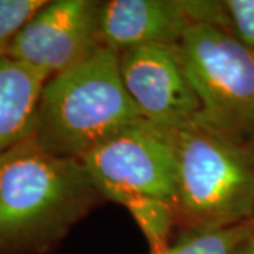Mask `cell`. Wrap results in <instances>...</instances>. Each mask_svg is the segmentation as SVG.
<instances>
[{
	"mask_svg": "<svg viewBox=\"0 0 254 254\" xmlns=\"http://www.w3.org/2000/svg\"><path fill=\"white\" fill-rule=\"evenodd\" d=\"M103 199L165 202L175 210L178 174L170 133L147 122L127 127L81 158Z\"/></svg>",
	"mask_w": 254,
	"mask_h": 254,
	"instance_id": "5b68a950",
	"label": "cell"
},
{
	"mask_svg": "<svg viewBox=\"0 0 254 254\" xmlns=\"http://www.w3.org/2000/svg\"><path fill=\"white\" fill-rule=\"evenodd\" d=\"M170 136L177 158L180 233L254 220V153L198 125Z\"/></svg>",
	"mask_w": 254,
	"mask_h": 254,
	"instance_id": "3957f363",
	"label": "cell"
},
{
	"mask_svg": "<svg viewBox=\"0 0 254 254\" xmlns=\"http://www.w3.org/2000/svg\"><path fill=\"white\" fill-rule=\"evenodd\" d=\"M140 122L144 119L120 76L119 51L102 46L47 81L33 138L51 154L81 160L102 141Z\"/></svg>",
	"mask_w": 254,
	"mask_h": 254,
	"instance_id": "7a4b0ae2",
	"label": "cell"
},
{
	"mask_svg": "<svg viewBox=\"0 0 254 254\" xmlns=\"http://www.w3.org/2000/svg\"><path fill=\"white\" fill-rule=\"evenodd\" d=\"M50 78L21 61L0 58V154L33 136L41 93Z\"/></svg>",
	"mask_w": 254,
	"mask_h": 254,
	"instance_id": "9c48e42d",
	"label": "cell"
},
{
	"mask_svg": "<svg viewBox=\"0 0 254 254\" xmlns=\"http://www.w3.org/2000/svg\"><path fill=\"white\" fill-rule=\"evenodd\" d=\"M178 54L196 98V125L254 153V51L229 30L195 24Z\"/></svg>",
	"mask_w": 254,
	"mask_h": 254,
	"instance_id": "277c9868",
	"label": "cell"
},
{
	"mask_svg": "<svg viewBox=\"0 0 254 254\" xmlns=\"http://www.w3.org/2000/svg\"><path fill=\"white\" fill-rule=\"evenodd\" d=\"M100 3L96 0H47L10 46L9 58L50 76L86 60L102 47Z\"/></svg>",
	"mask_w": 254,
	"mask_h": 254,
	"instance_id": "52a82bcc",
	"label": "cell"
},
{
	"mask_svg": "<svg viewBox=\"0 0 254 254\" xmlns=\"http://www.w3.org/2000/svg\"><path fill=\"white\" fill-rule=\"evenodd\" d=\"M230 33L254 51V0H225Z\"/></svg>",
	"mask_w": 254,
	"mask_h": 254,
	"instance_id": "4fadbf2b",
	"label": "cell"
},
{
	"mask_svg": "<svg viewBox=\"0 0 254 254\" xmlns=\"http://www.w3.org/2000/svg\"><path fill=\"white\" fill-rule=\"evenodd\" d=\"M236 254H254V233L240 246Z\"/></svg>",
	"mask_w": 254,
	"mask_h": 254,
	"instance_id": "5bb4252c",
	"label": "cell"
},
{
	"mask_svg": "<svg viewBox=\"0 0 254 254\" xmlns=\"http://www.w3.org/2000/svg\"><path fill=\"white\" fill-rule=\"evenodd\" d=\"M195 24L230 31L223 1L212 0H109L100 3L99 38L115 51L145 44L178 46Z\"/></svg>",
	"mask_w": 254,
	"mask_h": 254,
	"instance_id": "ba28073f",
	"label": "cell"
},
{
	"mask_svg": "<svg viewBox=\"0 0 254 254\" xmlns=\"http://www.w3.org/2000/svg\"><path fill=\"white\" fill-rule=\"evenodd\" d=\"M103 199L81 160L33 136L0 154V254H48Z\"/></svg>",
	"mask_w": 254,
	"mask_h": 254,
	"instance_id": "6da1fadb",
	"label": "cell"
},
{
	"mask_svg": "<svg viewBox=\"0 0 254 254\" xmlns=\"http://www.w3.org/2000/svg\"><path fill=\"white\" fill-rule=\"evenodd\" d=\"M133 215L148 242L150 254H163L171 246L170 235L175 227V210L171 205L148 198H134L123 203Z\"/></svg>",
	"mask_w": 254,
	"mask_h": 254,
	"instance_id": "8fae6325",
	"label": "cell"
},
{
	"mask_svg": "<svg viewBox=\"0 0 254 254\" xmlns=\"http://www.w3.org/2000/svg\"><path fill=\"white\" fill-rule=\"evenodd\" d=\"M254 233V220L235 226L180 233L163 254H236Z\"/></svg>",
	"mask_w": 254,
	"mask_h": 254,
	"instance_id": "30bf717a",
	"label": "cell"
},
{
	"mask_svg": "<svg viewBox=\"0 0 254 254\" xmlns=\"http://www.w3.org/2000/svg\"><path fill=\"white\" fill-rule=\"evenodd\" d=\"M119 69L127 95L147 123L165 133L196 125L199 100L184 71L178 46L123 50Z\"/></svg>",
	"mask_w": 254,
	"mask_h": 254,
	"instance_id": "8992f818",
	"label": "cell"
},
{
	"mask_svg": "<svg viewBox=\"0 0 254 254\" xmlns=\"http://www.w3.org/2000/svg\"><path fill=\"white\" fill-rule=\"evenodd\" d=\"M47 0H0V58L6 57L20 30Z\"/></svg>",
	"mask_w": 254,
	"mask_h": 254,
	"instance_id": "7c38bea8",
	"label": "cell"
}]
</instances>
